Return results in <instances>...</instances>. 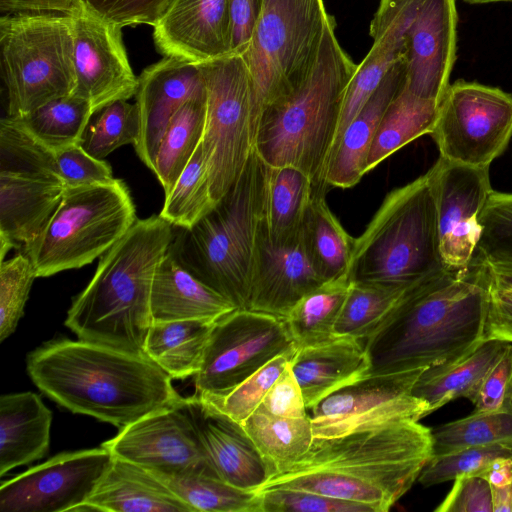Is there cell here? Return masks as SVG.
Instances as JSON below:
<instances>
[{"label": "cell", "mask_w": 512, "mask_h": 512, "mask_svg": "<svg viewBox=\"0 0 512 512\" xmlns=\"http://www.w3.org/2000/svg\"><path fill=\"white\" fill-rule=\"evenodd\" d=\"M492 275L474 255L465 268H448L411 285L364 340L368 374L448 365L485 337Z\"/></svg>", "instance_id": "6da1fadb"}, {"label": "cell", "mask_w": 512, "mask_h": 512, "mask_svg": "<svg viewBox=\"0 0 512 512\" xmlns=\"http://www.w3.org/2000/svg\"><path fill=\"white\" fill-rule=\"evenodd\" d=\"M432 430L401 420L334 438H314L306 455L258 489L287 487L387 512L432 458Z\"/></svg>", "instance_id": "7a4b0ae2"}, {"label": "cell", "mask_w": 512, "mask_h": 512, "mask_svg": "<svg viewBox=\"0 0 512 512\" xmlns=\"http://www.w3.org/2000/svg\"><path fill=\"white\" fill-rule=\"evenodd\" d=\"M26 368L36 387L59 405L119 429L185 401L148 357L80 339L44 343L28 354Z\"/></svg>", "instance_id": "3957f363"}, {"label": "cell", "mask_w": 512, "mask_h": 512, "mask_svg": "<svg viewBox=\"0 0 512 512\" xmlns=\"http://www.w3.org/2000/svg\"><path fill=\"white\" fill-rule=\"evenodd\" d=\"M175 227L160 215L137 219L100 256L97 269L70 306L65 325L80 340L146 356L151 289Z\"/></svg>", "instance_id": "277c9868"}, {"label": "cell", "mask_w": 512, "mask_h": 512, "mask_svg": "<svg viewBox=\"0 0 512 512\" xmlns=\"http://www.w3.org/2000/svg\"><path fill=\"white\" fill-rule=\"evenodd\" d=\"M335 35L330 15L315 65L294 91L260 113L254 149L269 166H293L326 194L327 165L348 85L357 69Z\"/></svg>", "instance_id": "5b68a950"}, {"label": "cell", "mask_w": 512, "mask_h": 512, "mask_svg": "<svg viewBox=\"0 0 512 512\" xmlns=\"http://www.w3.org/2000/svg\"><path fill=\"white\" fill-rule=\"evenodd\" d=\"M267 164L254 149L242 174L213 209L189 228L175 227L168 248L178 263L236 309H247Z\"/></svg>", "instance_id": "8992f818"}, {"label": "cell", "mask_w": 512, "mask_h": 512, "mask_svg": "<svg viewBox=\"0 0 512 512\" xmlns=\"http://www.w3.org/2000/svg\"><path fill=\"white\" fill-rule=\"evenodd\" d=\"M431 173L389 192L355 239L353 282L407 287L443 269Z\"/></svg>", "instance_id": "52a82bcc"}, {"label": "cell", "mask_w": 512, "mask_h": 512, "mask_svg": "<svg viewBox=\"0 0 512 512\" xmlns=\"http://www.w3.org/2000/svg\"><path fill=\"white\" fill-rule=\"evenodd\" d=\"M0 66L9 117H21L73 94L72 17L52 13L1 15Z\"/></svg>", "instance_id": "ba28073f"}, {"label": "cell", "mask_w": 512, "mask_h": 512, "mask_svg": "<svg viewBox=\"0 0 512 512\" xmlns=\"http://www.w3.org/2000/svg\"><path fill=\"white\" fill-rule=\"evenodd\" d=\"M137 221L127 185L111 183L66 187L41 234L23 252L37 277L81 268L107 252Z\"/></svg>", "instance_id": "9c48e42d"}, {"label": "cell", "mask_w": 512, "mask_h": 512, "mask_svg": "<svg viewBox=\"0 0 512 512\" xmlns=\"http://www.w3.org/2000/svg\"><path fill=\"white\" fill-rule=\"evenodd\" d=\"M329 16L323 0H261L242 54L251 79L256 127L267 105L294 91L311 73Z\"/></svg>", "instance_id": "30bf717a"}, {"label": "cell", "mask_w": 512, "mask_h": 512, "mask_svg": "<svg viewBox=\"0 0 512 512\" xmlns=\"http://www.w3.org/2000/svg\"><path fill=\"white\" fill-rule=\"evenodd\" d=\"M66 185L55 153L12 117L0 121V260L36 239Z\"/></svg>", "instance_id": "8fae6325"}, {"label": "cell", "mask_w": 512, "mask_h": 512, "mask_svg": "<svg viewBox=\"0 0 512 512\" xmlns=\"http://www.w3.org/2000/svg\"><path fill=\"white\" fill-rule=\"evenodd\" d=\"M206 88L201 140L212 197L217 203L242 174L256 133L251 79L242 55L198 64Z\"/></svg>", "instance_id": "7c38bea8"}, {"label": "cell", "mask_w": 512, "mask_h": 512, "mask_svg": "<svg viewBox=\"0 0 512 512\" xmlns=\"http://www.w3.org/2000/svg\"><path fill=\"white\" fill-rule=\"evenodd\" d=\"M440 158L486 168L506 149L512 137V95L476 82L459 80L438 104L429 134Z\"/></svg>", "instance_id": "4fadbf2b"}, {"label": "cell", "mask_w": 512, "mask_h": 512, "mask_svg": "<svg viewBox=\"0 0 512 512\" xmlns=\"http://www.w3.org/2000/svg\"><path fill=\"white\" fill-rule=\"evenodd\" d=\"M296 349L284 319L235 309L213 326L194 376L195 394L223 396L276 356Z\"/></svg>", "instance_id": "5bb4252c"}, {"label": "cell", "mask_w": 512, "mask_h": 512, "mask_svg": "<svg viewBox=\"0 0 512 512\" xmlns=\"http://www.w3.org/2000/svg\"><path fill=\"white\" fill-rule=\"evenodd\" d=\"M423 371L368 374L331 393L310 409L314 438L430 415L428 404L411 392Z\"/></svg>", "instance_id": "9a60e30c"}, {"label": "cell", "mask_w": 512, "mask_h": 512, "mask_svg": "<svg viewBox=\"0 0 512 512\" xmlns=\"http://www.w3.org/2000/svg\"><path fill=\"white\" fill-rule=\"evenodd\" d=\"M113 454L105 447L62 452L0 484L1 512L77 511Z\"/></svg>", "instance_id": "2e32d148"}, {"label": "cell", "mask_w": 512, "mask_h": 512, "mask_svg": "<svg viewBox=\"0 0 512 512\" xmlns=\"http://www.w3.org/2000/svg\"><path fill=\"white\" fill-rule=\"evenodd\" d=\"M435 198L441 259L448 268H465L482 235L481 212L493 191L489 167H472L439 157L429 169Z\"/></svg>", "instance_id": "e0dca14e"}, {"label": "cell", "mask_w": 512, "mask_h": 512, "mask_svg": "<svg viewBox=\"0 0 512 512\" xmlns=\"http://www.w3.org/2000/svg\"><path fill=\"white\" fill-rule=\"evenodd\" d=\"M184 402L149 413L120 428L116 436L101 446L114 456L151 471L165 474L199 472L218 477Z\"/></svg>", "instance_id": "ac0fdd59"}, {"label": "cell", "mask_w": 512, "mask_h": 512, "mask_svg": "<svg viewBox=\"0 0 512 512\" xmlns=\"http://www.w3.org/2000/svg\"><path fill=\"white\" fill-rule=\"evenodd\" d=\"M72 17L76 87L94 114L118 100L136 94L138 76L131 68L122 27L109 22L86 5Z\"/></svg>", "instance_id": "d6986e66"}, {"label": "cell", "mask_w": 512, "mask_h": 512, "mask_svg": "<svg viewBox=\"0 0 512 512\" xmlns=\"http://www.w3.org/2000/svg\"><path fill=\"white\" fill-rule=\"evenodd\" d=\"M456 0H421L406 36V88L440 103L456 59Z\"/></svg>", "instance_id": "ffe728a7"}, {"label": "cell", "mask_w": 512, "mask_h": 512, "mask_svg": "<svg viewBox=\"0 0 512 512\" xmlns=\"http://www.w3.org/2000/svg\"><path fill=\"white\" fill-rule=\"evenodd\" d=\"M205 91L198 64L173 57H163L138 76L135 104L140 132L134 148L152 172L159 145L172 117L188 99Z\"/></svg>", "instance_id": "44dd1931"}, {"label": "cell", "mask_w": 512, "mask_h": 512, "mask_svg": "<svg viewBox=\"0 0 512 512\" xmlns=\"http://www.w3.org/2000/svg\"><path fill=\"white\" fill-rule=\"evenodd\" d=\"M153 28L164 57L201 64L232 54L230 0H175Z\"/></svg>", "instance_id": "7402d4cb"}, {"label": "cell", "mask_w": 512, "mask_h": 512, "mask_svg": "<svg viewBox=\"0 0 512 512\" xmlns=\"http://www.w3.org/2000/svg\"><path fill=\"white\" fill-rule=\"evenodd\" d=\"M324 281L317 274L299 238L275 243L264 220L259 232L248 308L286 319L294 305Z\"/></svg>", "instance_id": "603a6c76"}, {"label": "cell", "mask_w": 512, "mask_h": 512, "mask_svg": "<svg viewBox=\"0 0 512 512\" xmlns=\"http://www.w3.org/2000/svg\"><path fill=\"white\" fill-rule=\"evenodd\" d=\"M184 406L218 477L240 489L257 492L269 474L242 424L196 394L187 397Z\"/></svg>", "instance_id": "cb8c5ba5"}, {"label": "cell", "mask_w": 512, "mask_h": 512, "mask_svg": "<svg viewBox=\"0 0 512 512\" xmlns=\"http://www.w3.org/2000/svg\"><path fill=\"white\" fill-rule=\"evenodd\" d=\"M420 1L380 0L370 25L373 45L348 85L333 147L383 78L404 58L407 32Z\"/></svg>", "instance_id": "d4e9b609"}, {"label": "cell", "mask_w": 512, "mask_h": 512, "mask_svg": "<svg viewBox=\"0 0 512 512\" xmlns=\"http://www.w3.org/2000/svg\"><path fill=\"white\" fill-rule=\"evenodd\" d=\"M405 81L404 56L383 78L334 145L326 170L327 186L351 188L366 174L367 157L379 123Z\"/></svg>", "instance_id": "484cf974"}, {"label": "cell", "mask_w": 512, "mask_h": 512, "mask_svg": "<svg viewBox=\"0 0 512 512\" xmlns=\"http://www.w3.org/2000/svg\"><path fill=\"white\" fill-rule=\"evenodd\" d=\"M290 366L307 409H311L331 393L368 375L370 361L362 340L337 335L297 348Z\"/></svg>", "instance_id": "4316f807"}, {"label": "cell", "mask_w": 512, "mask_h": 512, "mask_svg": "<svg viewBox=\"0 0 512 512\" xmlns=\"http://www.w3.org/2000/svg\"><path fill=\"white\" fill-rule=\"evenodd\" d=\"M77 511L195 512L150 470L114 456Z\"/></svg>", "instance_id": "83f0119b"}, {"label": "cell", "mask_w": 512, "mask_h": 512, "mask_svg": "<svg viewBox=\"0 0 512 512\" xmlns=\"http://www.w3.org/2000/svg\"><path fill=\"white\" fill-rule=\"evenodd\" d=\"M235 309L232 303L193 276L167 251L152 283L153 321L216 322Z\"/></svg>", "instance_id": "f1b7e54d"}, {"label": "cell", "mask_w": 512, "mask_h": 512, "mask_svg": "<svg viewBox=\"0 0 512 512\" xmlns=\"http://www.w3.org/2000/svg\"><path fill=\"white\" fill-rule=\"evenodd\" d=\"M51 423L52 412L37 393L0 397V476L47 454Z\"/></svg>", "instance_id": "f546056e"}, {"label": "cell", "mask_w": 512, "mask_h": 512, "mask_svg": "<svg viewBox=\"0 0 512 512\" xmlns=\"http://www.w3.org/2000/svg\"><path fill=\"white\" fill-rule=\"evenodd\" d=\"M508 343L483 340L458 360L424 370L416 380L412 394L428 404L430 414L457 398L469 400Z\"/></svg>", "instance_id": "4dcf8cb0"}, {"label": "cell", "mask_w": 512, "mask_h": 512, "mask_svg": "<svg viewBox=\"0 0 512 512\" xmlns=\"http://www.w3.org/2000/svg\"><path fill=\"white\" fill-rule=\"evenodd\" d=\"M300 239L310 263L324 282L348 276L355 238L331 212L324 194L312 195Z\"/></svg>", "instance_id": "1f68e13d"}, {"label": "cell", "mask_w": 512, "mask_h": 512, "mask_svg": "<svg viewBox=\"0 0 512 512\" xmlns=\"http://www.w3.org/2000/svg\"><path fill=\"white\" fill-rule=\"evenodd\" d=\"M215 322L202 320L152 321L144 352L171 378L195 376Z\"/></svg>", "instance_id": "d6a6232c"}, {"label": "cell", "mask_w": 512, "mask_h": 512, "mask_svg": "<svg viewBox=\"0 0 512 512\" xmlns=\"http://www.w3.org/2000/svg\"><path fill=\"white\" fill-rule=\"evenodd\" d=\"M260 453L269 477L294 466L309 451L313 441L310 416L277 417L259 407L242 423Z\"/></svg>", "instance_id": "836d02e7"}, {"label": "cell", "mask_w": 512, "mask_h": 512, "mask_svg": "<svg viewBox=\"0 0 512 512\" xmlns=\"http://www.w3.org/2000/svg\"><path fill=\"white\" fill-rule=\"evenodd\" d=\"M312 195V182L303 171L267 165L264 225L272 242L299 238Z\"/></svg>", "instance_id": "e575fe53"}, {"label": "cell", "mask_w": 512, "mask_h": 512, "mask_svg": "<svg viewBox=\"0 0 512 512\" xmlns=\"http://www.w3.org/2000/svg\"><path fill=\"white\" fill-rule=\"evenodd\" d=\"M438 103L412 94L404 85L383 114L366 162L368 173L422 135L430 134Z\"/></svg>", "instance_id": "d590c367"}, {"label": "cell", "mask_w": 512, "mask_h": 512, "mask_svg": "<svg viewBox=\"0 0 512 512\" xmlns=\"http://www.w3.org/2000/svg\"><path fill=\"white\" fill-rule=\"evenodd\" d=\"M206 119V91L188 99L174 114L159 145L153 173L165 195L189 163L200 144Z\"/></svg>", "instance_id": "8d00e7d4"}, {"label": "cell", "mask_w": 512, "mask_h": 512, "mask_svg": "<svg viewBox=\"0 0 512 512\" xmlns=\"http://www.w3.org/2000/svg\"><path fill=\"white\" fill-rule=\"evenodd\" d=\"M350 285L348 276L324 282L294 305L285 321L297 348L337 336L335 326Z\"/></svg>", "instance_id": "74e56055"}, {"label": "cell", "mask_w": 512, "mask_h": 512, "mask_svg": "<svg viewBox=\"0 0 512 512\" xmlns=\"http://www.w3.org/2000/svg\"><path fill=\"white\" fill-rule=\"evenodd\" d=\"M151 472L195 512H260L257 492L240 489L217 476L199 472Z\"/></svg>", "instance_id": "f35d334b"}, {"label": "cell", "mask_w": 512, "mask_h": 512, "mask_svg": "<svg viewBox=\"0 0 512 512\" xmlns=\"http://www.w3.org/2000/svg\"><path fill=\"white\" fill-rule=\"evenodd\" d=\"M93 115L90 104L74 94L52 100L21 117H12L53 152L79 144Z\"/></svg>", "instance_id": "ab89813d"}, {"label": "cell", "mask_w": 512, "mask_h": 512, "mask_svg": "<svg viewBox=\"0 0 512 512\" xmlns=\"http://www.w3.org/2000/svg\"><path fill=\"white\" fill-rule=\"evenodd\" d=\"M410 286L351 281L335 326V334L366 340Z\"/></svg>", "instance_id": "60d3db41"}, {"label": "cell", "mask_w": 512, "mask_h": 512, "mask_svg": "<svg viewBox=\"0 0 512 512\" xmlns=\"http://www.w3.org/2000/svg\"><path fill=\"white\" fill-rule=\"evenodd\" d=\"M432 430V457L465 448L512 444V408L494 412H472Z\"/></svg>", "instance_id": "b9f144b4"}, {"label": "cell", "mask_w": 512, "mask_h": 512, "mask_svg": "<svg viewBox=\"0 0 512 512\" xmlns=\"http://www.w3.org/2000/svg\"><path fill=\"white\" fill-rule=\"evenodd\" d=\"M215 205L200 142L174 187L165 195L159 215L174 227L189 228Z\"/></svg>", "instance_id": "7bdbcfd3"}, {"label": "cell", "mask_w": 512, "mask_h": 512, "mask_svg": "<svg viewBox=\"0 0 512 512\" xmlns=\"http://www.w3.org/2000/svg\"><path fill=\"white\" fill-rule=\"evenodd\" d=\"M140 132L136 104L118 100L95 112L82 135L80 145L91 156L104 159L126 144H135Z\"/></svg>", "instance_id": "ee69618b"}, {"label": "cell", "mask_w": 512, "mask_h": 512, "mask_svg": "<svg viewBox=\"0 0 512 512\" xmlns=\"http://www.w3.org/2000/svg\"><path fill=\"white\" fill-rule=\"evenodd\" d=\"M296 350L276 356L225 395L201 398L242 424L260 406L265 394L285 369Z\"/></svg>", "instance_id": "f6af8a7d"}, {"label": "cell", "mask_w": 512, "mask_h": 512, "mask_svg": "<svg viewBox=\"0 0 512 512\" xmlns=\"http://www.w3.org/2000/svg\"><path fill=\"white\" fill-rule=\"evenodd\" d=\"M37 278L30 258L23 252L0 265V341L16 329L24 313L34 279Z\"/></svg>", "instance_id": "bcb514c9"}, {"label": "cell", "mask_w": 512, "mask_h": 512, "mask_svg": "<svg viewBox=\"0 0 512 512\" xmlns=\"http://www.w3.org/2000/svg\"><path fill=\"white\" fill-rule=\"evenodd\" d=\"M497 457H512V444H492L465 448L432 457L423 468L418 482L429 487L453 481L461 475L478 474Z\"/></svg>", "instance_id": "7dc6e473"}, {"label": "cell", "mask_w": 512, "mask_h": 512, "mask_svg": "<svg viewBox=\"0 0 512 512\" xmlns=\"http://www.w3.org/2000/svg\"><path fill=\"white\" fill-rule=\"evenodd\" d=\"M480 222L483 230L475 255L488 262L512 260V193L493 190Z\"/></svg>", "instance_id": "c3c4849f"}, {"label": "cell", "mask_w": 512, "mask_h": 512, "mask_svg": "<svg viewBox=\"0 0 512 512\" xmlns=\"http://www.w3.org/2000/svg\"><path fill=\"white\" fill-rule=\"evenodd\" d=\"M257 493L260 512H375L365 504L294 488L273 487Z\"/></svg>", "instance_id": "681fc988"}, {"label": "cell", "mask_w": 512, "mask_h": 512, "mask_svg": "<svg viewBox=\"0 0 512 512\" xmlns=\"http://www.w3.org/2000/svg\"><path fill=\"white\" fill-rule=\"evenodd\" d=\"M175 0H85L86 6L120 27L155 26Z\"/></svg>", "instance_id": "f907efd6"}, {"label": "cell", "mask_w": 512, "mask_h": 512, "mask_svg": "<svg viewBox=\"0 0 512 512\" xmlns=\"http://www.w3.org/2000/svg\"><path fill=\"white\" fill-rule=\"evenodd\" d=\"M469 401L474 405L473 412L512 408V343H508Z\"/></svg>", "instance_id": "816d5d0a"}, {"label": "cell", "mask_w": 512, "mask_h": 512, "mask_svg": "<svg viewBox=\"0 0 512 512\" xmlns=\"http://www.w3.org/2000/svg\"><path fill=\"white\" fill-rule=\"evenodd\" d=\"M54 153L66 187L106 184L116 179L113 177L111 166L104 159L91 156L80 144Z\"/></svg>", "instance_id": "f5cc1de1"}, {"label": "cell", "mask_w": 512, "mask_h": 512, "mask_svg": "<svg viewBox=\"0 0 512 512\" xmlns=\"http://www.w3.org/2000/svg\"><path fill=\"white\" fill-rule=\"evenodd\" d=\"M435 512H493L492 490L488 481L478 474L461 475Z\"/></svg>", "instance_id": "db71d44e"}, {"label": "cell", "mask_w": 512, "mask_h": 512, "mask_svg": "<svg viewBox=\"0 0 512 512\" xmlns=\"http://www.w3.org/2000/svg\"><path fill=\"white\" fill-rule=\"evenodd\" d=\"M290 361L265 394L259 408L277 417L301 418L308 416L307 406Z\"/></svg>", "instance_id": "11a10c76"}, {"label": "cell", "mask_w": 512, "mask_h": 512, "mask_svg": "<svg viewBox=\"0 0 512 512\" xmlns=\"http://www.w3.org/2000/svg\"><path fill=\"white\" fill-rule=\"evenodd\" d=\"M496 339L512 343V289L493 281L484 340Z\"/></svg>", "instance_id": "9f6ffc18"}, {"label": "cell", "mask_w": 512, "mask_h": 512, "mask_svg": "<svg viewBox=\"0 0 512 512\" xmlns=\"http://www.w3.org/2000/svg\"><path fill=\"white\" fill-rule=\"evenodd\" d=\"M261 0H230L232 54L242 55L248 48L260 12Z\"/></svg>", "instance_id": "6f0895ef"}, {"label": "cell", "mask_w": 512, "mask_h": 512, "mask_svg": "<svg viewBox=\"0 0 512 512\" xmlns=\"http://www.w3.org/2000/svg\"><path fill=\"white\" fill-rule=\"evenodd\" d=\"M85 5V0H0V12L1 15L52 13L73 16Z\"/></svg>", "instance_id": "680465c9"}, {"label": "cell", "mask_w": 512, "mask_h": 512, "mask_svg": "<svg viewBox=\"0 0 512 512\" xmlns=\"http://www.w3.org/2000/svg\"><path fill=\"white\" fill-rule=\"evenodd\" d=\"M491 488H500L512 483V457H497L480 473Z\"/></svg>", "instance_id": "91938a15"}, {"label": "cell", "mask_w": 512, "mask_h": 512, "mask_svg": "<svg viewBox=\"0 0 512 512\" xmlns=\"http://www.w3.org/2000/svg\"><path fill=\"white\" fill-rule=\"evenodd\" d=\"M485 262L489 267L493 281L498 285L512 289V260Z\"/></svg>", "instance_id": "94428289"}, {"label": "cell", "mask_w": 512, "mask_h": 512, "mask_svg": "<svg viewBox=\"0 0 512 512\" xmlns=\"http://www.w3.org/2000/svg\"><path fill=\"white\" fill-rule=\"evenodd\" d=\"M491 490L493 512H512V483Z\"/></svg>", "instance_id": "6125c7cd"}, {"label": "cell", "mask_w": 512, "mask_h": 512, "mask_svg": "<svg viewBox=\"0 0 512 512\" xmlns=\"http://www.w3.org/2000/svg\"><path fill=\"white\" fill-rule=\"evenodd\" d=\"M469 4H487V3H495V2H508L512 0H462Z\"/></svg>", "instance_id": "be15d7a7"}]
</instances>
